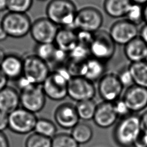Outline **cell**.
I'll return each instance as SVG.
<instances>
[{
    "mask_svg": "<svg viewBox=\"0 0 147 147\" xmlns=\"http://www.w3.org/2000/svg\"><path fill=\"white\" fill-rule=\"evenodd\" d=\"M141 130L140 116L131 113L118 121L113 131V140L119 147H134Z\"/></svg>",
    "mask_w": 147,
    "mask_h": 147,
    "instance_id": "obj_1",
    "label": "cell"
},
{
    "mask_svg": "<svg viewBox=\"0 0 147 147\" xmlns=\"http://www.w3.org/2000/svg\"><path fill=\"white\" fill-rule=\"evenodd\" d=\"M71 78L65 65L51 72L41 84L46 97L55 101L64 99L68 96V84Z\"/></svg>",
    "mask_w": 147,
    "mask_h": 147,
    "instance_id": "obj_2",
    "label": "cell"
},
{
    "mask_svg": "<svg viewBox=\"0 0 147 147\" xmlns=\"http://www.w3.org/2000/svg\"><path fill=\"white\" fill-rule=\"evenodd\" d=\"M45 11L47 17L57 26L74 29L73 24L78 10L72 0H51Z\"/></svg>",
    "mask_w": 147,
    "mask_h": 147,
    "instance_id": "obj_3",
    "label": "cell"
},
{
    "mask_svg": "<svg viewBox=\"0 0 147 147\" xmlns=\"http://www.w3.org/2000/svg\"><path fill=\"white\" fill-rule=\"evenodd\" d=\"M1 24L8 37L21 38L30 33L32 22L26 13L8 11L2 18Z\"/></svg>",
    "mask_w": 147,
    "mask_h": 147,
    "instance_id": "obj_4",
    "label": "cell"
},
{
    "mask_svg": "<svg viewBox=\"0 0 147 147\" xmlns=\"http://www.w3.org/2000/svg\"><path fill=\"white\" fill-rule=\"evenodd\" d=\"M115 45L109 32L99 30L94 33L89 47L90 55L94 58L107 63L115 53Z\"/></svg>",
    "mask_w": 147,
    "mask_h": 147,
    "instance_id": "obj_5",
    "label": "cell"
},
{
    "mask_svg": "<svg viewBox=\"0 0 147 147\" xmlns=\"http://www.w3.org/2000/svg\"><path fill=\"white\" fill-rule=\"evenodd\" d=\"M103 21V16L98 9L87 6L77 11L73 27L76 30L94 33L100 30Z\"/></svg>",
    "mask_w": 147,
    "mask_h": 147,
    "instance_id": "obj_6",
    "label": "cell"
},
{
    "mask_svg": "<svg viewBox=\"0 0 147 147\" xmlns=\"http://www.w3.org/2000/svg\"><path fill=\"white\" fill-rule=\"evenodd\" d=\"M23 75L36 85H41L51 71L48 63L35 55H29L23 58Z\"/></svg>",
    "mask_w": 147,
    "mask_h": 147,
    "instance_id": "obj_7",
    "label": "cell"
},
{
    "mask_svg": "<svg viewBox=\"0 0 147 147\" xmlns=\"http://www.w3.org/2000/svg\"><path fill=\"white\" fill-rule=\"evenodd\" d=\"M37 119L34 113L19 107L9 114V129L16 134H29L34 131Z\"/></svg>",
    "mask_w": 147,
    "mask_h": 147,
    "instance_id": "obj_8",
    "label": "cell"
},
{
    "mask_svg": "<svg viewBox=\"0 0 147 147\" xmlns=\"http://www.w3.org/2000/svg\"><path fill=\"white\" fill-rule=\"evenodd\" d=\"M68 96L76 102L92 100L96 94L93 82L82 77H72L68 84Z\"/></svg>",
    "mask_w": 147,
    "mask_h": 147,
    "instance_id": "obj_9",
    "label": "cell"
},
{
    "mask_svg": "<svg viewBox=\"0 0 147 147\" xmlns=\"http://www.w3.org/2000/svg\"><path fill=\"white\" fill-rule=\"evenodd\" d=\"M59 29L47 17L40 18L32 22L29 33L37 44L53 43Z\"/></svg>",
    "mask_w": 147,
    "mask_h": 147,
    "instance_id": "obj_10",
    "label": "cell"
},
{
    "mask_svg": "<svg viewBox=\"0 0 147 147\" xmlns=\"http://www.w3.org/2000/svg\"><path fill=\"white\" fill-rule=\"evenodd\" d=\"M123 88L117 74L109 73L99 80L98 91L103 101L114 103L120 98Z\"/></svg>",
    "mask_w": 147,
    "mask_h": 147,
    "instance_id": "obj_11",
    "label": "cell"
},
{
    "mask_svg": "<svg viewBox=\"0 0 147 147\" xmlns=\"http://www.w3.org/2000/svg\"><path fill=\"white\" fill-rule=\"evenodd\" d=\"M20 106L33 113L41 111L45 106L46 96L40 85L34 86L20 92Z\"/></svg>",
    "mask_w": 147,
    "mask_h": 147,
    "instance_id": "obj_12",
    "label": "cell"
},
{
    "mask_svg": "<svg viewBox=\"0 0 147 147\" xmlns=\"http://www.w3.org/2000/svg\"><path fill=\"white\" fill-rule=\"evenodd\" d=\"M115 44L125 45L138 37L137 26L127 20H121L114 22L109 32Z\"/></svg>",
    "mask_w": 147,
    "mask_h": 147,
    "instance_id": "obj_13",
    "label": "cell"
},
{
    "mask_svg": "<svg viewBox=\"0 0 147 147\" xmlns=\"http://www.w3.org/2000/svg\"><path fill=\"white\" fill-rule=\"evenodd\" d=\"M122 98L131 113L139 112L147 107V88L133 84L126 88Z\"/></svg>",
    "mask_w": 147,
    "mask_h": 147,
    "instance_id": "obj_14",
    "label": "cell"
},
{
    "mask_svg": "<svg viewBox=\"0 0 147 147\" xmlns=\"http://www.w3.org/2000/svg\"><path fill=\"white\" fill-rule=\"evenodd\" d=\"M54 118L56 123L64 129H72L80 120L75 106L70 103L60 105L55 110Z\"/></svg>",
    "mask_w": 147,
    "mask_h": 147,
    "instance_id": "obj_15",
    "label": "cell"
},
{
    "mask_svg": "<svg viewBox=\"0 0 147 147\" xmlns=\"http://www.w3.org/2000/svg\"><path fill=\"white\" fill-rule=\"evenodd\" d=\"M118 118L113 103L103 101L97 105L92 120L97 126L106 129L113 125Z\"/></svg>",
    "mask_w": 147,
    "mask_h": 147,
    "instance_id": "obj_16",
    "label": "cell"
},
{
    "mask_svg": "<svg viewBox=\"0 0 147 147\" xmlns=\"http://www.w3.org/2000/svg\"><path fill=\"white\" fill-rule=\"evenodd\" d=\"M23 58L16 53L7 54L0 69L9 80L16 81L23 75Z\"/></svg>",
    "mask_w": 147,
    "mask_h": 147,
    "instance_id": "obj_17",
    "label": "cell"
},
{
    "mask_svg": "<svg viewBox=\"0 0 147 147\" xmlns=\"http://www.w3.org/2000/svg\"><path fill=\"white\" fill-rule=\"evenodd\" d=\"M106 63L90 57L83 64L80 76L92 82L99 81L106 74Z\"/></svg>",
    "mask_w": 147,
    "mask_h": 147,
    "instance_id": "obj_18",
    "label": "cell"
},
{
    "mask_svg": "<svg viewBox=\"0 0 147 147\" xmlns=\"http://www.w3.org/2000/svg\"><path fill=\"white\" fill-rule=\"evenodd\" d=\"M20 106V92L13 87L7 86L0 91V111L9 114Z\"/></svg>",
    "mask_w": 147,
    "mask_h": 147,
    "instance_id": "obj_19",
    "label": "cell"
},
{
    "mask_svg": "<svg viewBox=\"0 0 147 147\" xmlns=\"http://www.w3.org/2000/svg\"><path fill=\"white\" fill-rule=\"evenodd\" d=\"M53 43L57 48L68 53L78 44L76 30L71 28L61 27Z\"/></svg>",
    "mask_w": 147,
    "mask_h": 147,
    "instance_id": "obj_20",
    "label": "cell"
},
{
    "mask_svg": "<svg viewBox=\"0 0 147 147\" xmlns=\"http://www.w3.org/2000/svg\"><path fill=\"white\" fill-rule=\"evenodd\" d=\"M124 53L131 63L144 61L147 53V45L138 36L124 46Z\"/></svg>",
    "mask_w": 147,
    "mask_h": 147,
    "instance_id": "obj_21",
    "label": "cell"
},
{
    "mask_svg": "<svg viewBox=\"0 0 147 147\" xmlns=\"http://www.w3.org/2000/svg\"><path fill=\"white\" fill-rule=\"evenodd\" d=\"M132 2L130 0H105L103 9L105 13L114 18L126 16Z\"/></svg>",
    "mask_w": 147,
    "mask_h": 147,
    "instance_id": "obj_22",
    "label": "cell"
},
{
    "mask_svg": "<svg viewBox=\"0 0 147 147\" xmlns=\"http://www.w3.org/2000/svg\"><path fill=\"white\" fill-rule=\"evenodd\" d=\"M128 68L134 84L147 88V61L130 63Z\"/></svg>",
    "mask_w": 147,
    "mask_h": 147,
    "instance_id": "obj_23",
    "label": "cell"
},
{
    "mask_svg": "<svg viewBox=\"0 0 147 147\" xmlns=\"http://www.w3.org/2000/svg\"><path fill=\"white\" fill-rule=\"evenodd\" d=\"M71 135L79 145L88 143L93 136L92 129L84 122H79L71 129Z\"/></svg>",
    "mask_w": 147,
    "mask_h": 147,
    "instance_id": "obj_24",
    "label": "cell"
},
{
    "mask_svg": "<svg viewBox=\"0 0 147 147\" xmlns=\"http://www.w3.org/2000/svg\"><path fill=\"white\" fill-rule=\"evenodd\" d=\"M96 103L93 100L77 102L75 108L80 119L88 121L92 120L96 109Z\"/></svg>",
    "mask_w": 147,
    "mask_h": 147,
    "instance_id": "obj_25",
    "label": "cell"
},
{
    "mask_svg": "<svg viewBox=\"0 0 147 147\" xmlns=\"http://www.w3.org/2000/svg\"><path fill=\"white\" fill-rule=\"evenodd\" d=\"M34 131L40 135L52 138L56 134L57 127L56 125L51 120L40 118L37 120Z\"/></svg>",
    "mask_w": 147,
    "mask_h": 147,
    "instance_id": "obj_26",
    "label": "cell"
},
{
    "mask_svg": "<svg viewBox=\"0 0 147 147\" xmlns=\"http://www.w3.org/2000/svg\"><path fill=\"white\" fill-rule=\"evenodd\" d=\"M57 47L54 43L37 44L34 49V55L48 63H51Z\"/></svg>",
    "mask_w": 147,
    "mask_h": 147,
    "instance_id": "obj_27",
    "label": "cell"
},
{
    "mask_svg": "<svg viewBox=\"0 0 147 147\" xmlns=\"http://www.w3.org/2000/svg\"><path fill=\"white\" fill-rule=\"evenodd\" d=\"M51 140V147H79L71 134L67 133L56 134Z\"/></svg>",
    "mask_w": 147,
    "mask_h": 147,
    "instance_id": "obj_28",
    "label": "cell"
},
{
    "mask_svg": "<svg viewBox=\"0 0 147 147\" xmlns=\"http://www.w3.org/2000/svg\"><path fill=\"white\" fill-rule=\"evenodd\" d=\"M52 138L34 132L30 134L25 142V147H51Z\"/></svg>",
    "mask_w": 147,
    "mask_h": 147,
    "instance_id": "obj_29",
    "label": "cell"
},
{
    "mask_svg": "<svg viewBox=\"0 0 147 147\" xmlns=\"http://www.w3.org/2000/svg\"><path fill=\"white\" fill-rule=\"evenodd\" d=\"M91 57L89 48L78 44L77 45L68 53V59L71 60L83 63Z\"/></svg>",
    "mask_w": 147,
    "mask_h": 147,
    "instance_id": "obj_30",
    "label": "cell"
},
{
    "mask_svg": "<svg viewBox=\"0 0 147 147\" xmlns=\"http://www.w3.org/2000/svg\"><path fill=\"white\" fill-rule=\"evenodd\" d=\"M143 7L142 5L132 3L126 14V20L137 26L140 24L144 21Z\"/></svg>",
    "mask_w": 147,
    "mask_h": 147,
    "instance_id": "obj_31",
    "label": "cell"
},
{
    "mask_svg": "<svg viewBox=\"0 0 147 147\" xmlns=\"http://www.w3.org/2000/svg\"><path fill=\"white\" fill-rule=\"evenodd\" d=\"M33 0H8L7 10L11 12L26 13L33 5Z\"/></svg>",
    "mask_w": 147,
    "mask_h": 147,
    "instance_id": "obj_32",
    "label": "cell"
},
{
    "mask_svg": "<svg viewBox=\"0 0 147 147\" xmlns=\"http://www.w3.org/2000/svg\"><path fill=\"white\" fill-rule=\"evenodd\" d=\"M113 105L117 116L120 117V118L125 117L131 113L122 98H119L114 102Z\"/></svg>",
    "mask_w": 147,
    "mask_h": 147,
    "instance_id": "obj_33",
    "label": "cell"
},
{
    "mask_svg": "<svg viewBox=\"0 0 147 147\" xmlns=\"http://www.w3.org/2000/svg\"><path fill=\"white\" fill-rule=\"evenodd\" d=\"M120 82L123 87H129L134 84L133 79L128 67L121 69L117 74Z\"/></svg>",
    "mask_w": 147,
    "mask_h": 147,
    "instance_id": "obj_34",
    "label": "cell"
},
{
    "mask_svg": "<svg viewBox=\"0 0 147 147\" xmlns=\"http://www.w3.org/2000/svg\"><path fill=\"white\" fill-rule=\"evenodd\" d=\"M76 35L78 44L89 48L94 37V33L86 31L76 30Z\"/></svg>",
    "mask_w": 147,
    "mask_h": 147,
    "instance_id": "obj_35",
    "label": "cell"
},
{
    "mask_svg": "<svg viewBox=\"0 0 147 147\" xmlns=\"http://www.w3.org/2000/svg\"><path fill=\"white\" fill-rule=\"evenodd\" d=\"M15 82L16 86L19 89L20 92L25 90L28 88H29L34 86H36V84L31 82L28 78H26L23 75L18 79H17Z\"/></svg>",
    "mask_w": 147,
    "mask_h": 147,
    "instance_id": "obj_36",
    "label": "cell"
},
{
    "mask_svg": "<svg viewBox=\"0 0 147 147\" xmlns=\"http://www.w3.org/2000/svg\"><path fill=\"white\" fill-rule=\"evenodd\" d=\"M134 147H147V130H141L134 144Z\"/></svg>",
    "mask_w": 147,
    "mask_h": 147,
    "instance_id": "obj_37",
    "label": "cell"
},
{
    "mask_svg": "<svg viewBox=\"0 0 147 147\" xmlns=\"http://www.w3.org/2000/svg\"><path fill=\"white\" fill-rule=\"evenodd\" d=\"M9 128V114L0 111V131Z\"/></svg>",
    "mask_w": 147,
    "mask_h": 147,
    "instance_id": "obj_38",
    "label": "cell"
},
{
    "mask_svg": "<svg viewBox=\"0 0 147 147\" xmlns=\"http://www.w3.org/2000/svg\"><path fill=\"white\" fill-rule=\"evenodd\" d=\"M139 37L147 45V24L143 25L139 31Z\"/></svg>",
    "mask_w": 147,
    "mask_h": 147,
    "instance_id": "obj_39",
    "label": "cell"
},
{
    "mask_svg": "<svg viewBox=\"0 0 147 147\" xmlns=\"http://www.w3.org/2000/svg\"><path fill=\"white\" fill-rule=\"evenodd\" d=\"M0 147H10L8 138L2 131H0Z\"/></svg>",
    "mask_w": 147,
    "mask_h": 147,
    "instance_id": "obj_40",
    "label": "cell"
},
{
    "mask_svg": "<svg viewBox=\"0 0 147 147\" xmlns=\"http://www.w3.org/2000/svg\"><path fill=\"white\" fill-rule=\"evenodd\" d=\"M8 79L0 69V91L7 86Z\"/></svg>",
    "mask_w": 147,
    "mask_h": 147,
    "instance_id": "obj_41",
    "label": "cell"
},
{
    "mask_svg": "<svg viewBox=\"0 0 147 147\" xmlns=\"http://www.w3.org/2000/svg\"><path fill=\"white\" fill-rule=\"evenodd\" d=\"M140 121L142 129L147 130V110L140 116Z\"/></svg>",
    "mask_w": 147,
    "mask_h": 147,
    "instance_id": "obj_42",
    "label": "cell"
},
{
    "mask_svg": "<svg viewBox=\"0 0 147 147\" xmlns=\"http://www.w3.org/2000/svg\"><path fill=\"white\" fill-rule=\"evenodd\" d=\"M7 37L8 36L0 22V42L5 40Z\"/></svg>",
    "mask_w": 147,
    "mask_h": 147,
    "instance_id": "obj_43",
    "label": "cell"
},
{
    "mask_svg": "<svg viewBox=\"0 0 147 147\" xmlns=\"http://www.w3.org/2000/svg\"><path fill=\"white\" fill-rule=\"evenodd\" d=\"M8 0H0V11L7 10Z\"/></svg>",
    "mask_w": 147,
    "mask_h": 147,
    "instance_id": "obj_44",
    "label": "cell"
},
{
    "mask_svg": "<svg viewBox=\"0 0 147 147\" xmlns=\"http://www.w3.org/2000/svg\"><path fill=\"white\" fill-rule=\"evenodd\" d=\"M6 55H7V54H6L5 51L4 50V49L2 47H0V66L2 64L5 58L6 57Z\"/></svg>",
    "mask_w": 147,
    "mask_h": 147,
    "instance_id": "obj_45",
    "label": "cell"
},
{
    "mask_svg": "<svg viewBox=\"0 0 147 147\" xmlns=\"http://www.w3.org/2000/svg\"><path fill=\"white\" fill-rule=\"evenodd\" d=\"M143 17L144 21H145V24H147V3L143 7Z\"/></svg>",
    "mask_w": 147,
    "mask_h": 147,
    "instance_id": "obj_46",
    "label": "cell"
},
{
    "mask_svg": "<svg viewBox=\"0 0 147 147\" xmlns=\"http://www.w3.org/2000/svg\"><path fill=\"white\" fill-rule=\"evenodd\" d=\"M132 3L138 4L140 5H145L147 3V0H130Z\"/></svg>",
    "mask_w": 147,
    "mask_h": 147,
    "instance_id": "obj_47",
    "label": "cell"
},
{
    "mask_svg": "<svg viewBox=\"0 0 147 147\" xmlns=\"http://www.w3.org/2000/svg\"><path fill=\"white\" fill-rule=\"evenodd\" d=\"M146 61H147V53H146V57H145V60Z\"/></svg>",
    "mask_w": 147,
    "mask_h": 147,
    "instance_id": "obj_48",
    "label": "cell"
},
{
    "mask_svg": "<svg viewBox=\"0 0 147 147\" xmlns=\"http://www.w3.org/2000/svg\"><path fill=\"white\" fill-rule=\"evenodd\" d=\"M37 1H47V0H37Z\"/></svg>",
    "mask_w": 147,
    "mask_h": 147,
    "instance_id": "obj_49",
    "label": "cell"
}]
</instances>
